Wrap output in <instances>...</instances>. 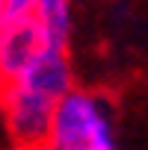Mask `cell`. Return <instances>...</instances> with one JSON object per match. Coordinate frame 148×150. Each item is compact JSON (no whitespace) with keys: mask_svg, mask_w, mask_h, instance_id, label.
Returning <instances> with one entry per match:
<instances>
[{"mask_svg":"<svg viewBox=\"0 0 148 150\" xmlns=\"http://www.w3.org/2000/svg\"><path fill=\"white\" fill-rule=\"evenodd\" d=\"M113 144L107 103L83 88H74L56 103L50 147L53 150H98Z\"/></svg>","mask_w":148,"mask_h":150,"instance_id":"obj_1","label":"cell"},{"mask_svg":"<svg viewBox=\"0 0 148 150\" xmlns=\"http://www.w3.org/2000/svg\"><path fill=\"white\" fill-rule=\"evenodd\" d=\"M53 115H56V100L21 83H9L3 100V124L12 141L18 144V150H36L50 144Z\"/></svg>","mask_w":148,"mask_h":150,"instance_id":"obj_2","label":"cell"},{"mask_svg":"<svg viewBox=\"0 0 148 150\" xmlns=\"http://www.w3.org/2000/svg\"><path fill=\"white\" fill-rule=\"evenodd\" d=\"M45 47L47 41L36 18L6 21V27L0 30V77L6 83H18Z\"/></svg>","mask_w":148,"mask_h":150,"instance_id":"obj_3","label":"cell"},{"mask_svg":"<svg viewBox=\"0 0 148 150\" xmlns=\"http://www.w3.org/2000/svg\"><path fill=\"white\" fill-rule=\"evenodd\" d=\"M18 83L59 103L65 94H71L74 88H77V86H74V65H71L68 50L45 47L42 56L27 68V74H24Z\"/></svg>","mask_w":148,"mask_h":150,"instance_id":"obj_4","label":"cell"},{"mask_svg":"<svg viewBox=\"0 0 148 150\" xmlns=\"http://www.w3.org/2000/svg\"><path fill=\"white\" fill-rule=\"evenodd\" d=\"M45 33L47 47L68 50L71 30H74V15H71V0H39L36 15H33Z\"/></svg>","mask_w":148,"mask_h":150,"instance_id":"obj_5","label":"cell"},{"mask_svg":"<svg viewBox=\"0 0 148 150\" xmlns=\"http://www.w3.org/2000/svg\"><path fill=\"white\" fill-rule=\"evenodd\" d=\"M36 6H39V0H9V21L15 18H33L36 15Z\"/></svg>","mask_w":148,"mask_h":150,"instance_id":"obj_6","label":"cell"},{"mask_svg":"<svg viewBox=\"0 0 148 150\" xmlns=\"http://www.w3.org/2000/svg\"><path fill=\"white\" fill-rule=\"evenodd\" d=\"M6 6H9V0H0V30H3L6 21H9V9Z\"/></svg>","mask_w":148,"mask_h":150,"instance_id":"obj_7","label":"cell"},{"mask_svg":"<svg viewBox=\"0 0 148 150\" xmlns=\"http://www.w3.org/2000/svg\"><path fill=\"white\" fill-rule=\"evenodd\" d=\"M6 88H9V83L0 77V121H3V100H6Z\"/></svg>","mask_w":148,"mask_h":150,"instance_id":"obj_8","label":"cell"},{"mask_svg":"<svg viewBox=\"0 0 148 150\" xmlns=\"http://www.w3.org/2000/svg\"><path fill=\"white\" fill-rule=\"evenodd\" d=\"M98 150H116V144H107V147H98Z\"/></svg>","mask_w":148,"mask_h":150,"instance_id":"obj_9","label":"cell"},{"mask_svg":"<svg viewBox=\"0 0 148 150\" xmlns=\"http://www.w3.org/2000/svg\"><path fill=\"white\" fill-rule=\"evenodd\" d=\"M36 150H53V147H50V144H45V147H36Z\"/></svg>","mask_w":148,"mask_h":150,"instance_id":"obj_10","label":"cell"}]
</instances>
